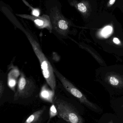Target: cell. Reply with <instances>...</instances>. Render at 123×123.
I'll return each mask as SVG.
<instances>
[{"label":"cell","mask_w":123,"mask_h":123,"mask_svg":"<svg viewBox=\"0 0 123 123\" xmlns=\"http://www.w3.org/2000/svg\"><path fill=\"white\" fill-rule=\"evenodd\" d=\"M90 35L96 45L104 52L112 54L120 61L123 57V33L113 25L91 30Z\"/></svg>","instance_id":"obj_1"},{"label":"cell","mask_w":123,"mask_h":123,"mask_svg":"<svg viewBox=\"0 0 123 123\" xmlns=\"http://www.w3.org/2000/svg\"><path fill=\"white\" fill-rule=\"evenodd\" d=\"M94 81L110 94H123V65L100 67L95 70Z\"/></svg>","instance_id":"obj_2"},{"label":"cell","mask_w":123,"mask_h":123,"mask_svg":"<svg viewBox=\"0 0 123 123\" xmlns=\"http://www.w3.org/2000/svg\"><path fill=\"white\" fill-rule=\"evenodd\" d=\"M22 30L25 34L39 60L44 78L51 90L55 93L56 82L53 67L43 52L39 42L34 35L28 30L23 29Z\"/></svg>","instance_id":"obj_3"},{"label":"cell","mask_w":123,"mask_h":123,"mask_svg":"<svg viewBox=\"0 0 123 123\" xmlns=\"http://www.w3.org/2000/svg\"><path fill=\"white\" fill-rule=\"evenodd\" d=\"M53 103L57 108L58 117L68 123H84L82 117L71 103L57 97L54 98Z\"/></svg>","instance_id":"obj_4"},{"label":"cell","mask_w":123,"mask_h":123,"mask_svg":"<svg viewBox=\"0 0 123 123\" xmlns=\"http://www.w3.org/2000/svg\"><path fill=\"white\" fill-rule=\"evenodd\" d=\"M53 67L55 76L58 78L64 87L68 92L76 98L82 104L92 110L95 112L100 111L99 107L97 105L90 101L73 84L62 75L55 67Z\"/></svg>","instance_id":"obj_5"},{"label":"cell","mask_w":123,"mask_h":123,"mask_svg":"<svg viewBox=\"0 0 123 123\" xmlns=\"http://www.w3.org/2000/svg\"><path fill=\"white\" fill-rule=\"evenodd\" d=\"M37 90V86L32 79L26 77L22 73L19 80L14 100L24 99L32 97Z\"/></svg>","instance_id":"obj_6"},{"label":"cell","mask_w":123,"mask_h":123,"mask_svg":"<svg viewBox=\"0 0 123 123\" xmlns=\"http://www.w3.org/2000/svg\"><path fill=\"white\" fill-rule=\"evenodd\" d=\"M50 18L52 30L58 36L65 37L71 32V24L61 15L58 10L52 12Z\"/></svg>","instance_id":"obj_7"},{"label":"cell","mask_w":123,"mask_h":123,"mask_svg":"<svg viewBox=\"0 0 123 123\" xmlns=\"http://www.w3.org/2000/svg\"><path fill=\"white\" fill-rule=\"evenodd\" d=\"M16 15L21 18L32 21L39 29L45 28L51 32L52 31L50 18L48 15L44 14L41 16L35 17L27 14H16Z\"/></svg>","instance_id":"obj_8"},{"label":"cell","mask_w":123,"mask_h":123,"mask_svg":"<svg viewBox=\"0 0 123 123\" xmlns=\"http://www.w3.org/2000/svg\"><path fill=\"white\" fill-rule=\"evenodd\" d=\"M78 45L80 48L85 50L88 52L98 64L100 65V66H107L106 62L101 57L100 55L90 45L87 44L84 42L78 43Z\"/></svg>","instance_id":"obj_9"},{"label":"cell","mask_w":123,"mask_h":123,"mask_svg":"<svg viewBox=\"0 0 123 123\" xmlns=\"http://www.w3.org/2000/svg\"><path fill=\"white\" fill-rule=\"evenodd\" d=\"M46 110L45 107L34 112L25 120L24 123H40L43 119Z\"/></svg>","instance_id":"obj_10"},{"label":"cell","mask_w":123,"mask_h":123,"mask_svg":"<svg viewBox=\"0 0 123 123\" xmlns=\"http://www.w3.org/2000/svg\"><path fill=\"white\" fill-rule=\"evenodd\" d=\"M54 95L55 93L52 90L50 91L43 88L40 93V96L42 99L51 103H53Z\"/></svg>","instance_id":"obj_11"},{"label":"cell","mask_w":123,"mask_h":123,"mask_svg":"<svg viewBox=\"0 0 123 123\" xmlns=\"http://www.w3.org/2000/svg\"><path fill=\"white\" fill-rule=\"evenodd\" d=\"M72 3L82 14H85L87 13L88 11V6L84 2L78 3L75 1L72 2Z\"/></svg>","instance_id":"obj_12"},{"label":"cell","mask_w":123,"mask_h":123,"mask_svg":"<svg viewBox=\"0 0 123 123\" xmlns=\"http://www.w3.org/2000/svg\"><path fill=\"white\" fill-rule=\"evenodd\" d=\"M58 113L56 106L54 103L51 106L49 110V120L47 123H50L51 120L52 118L58 115Z\"/></svg>","instance_id":"obj_13"},{"label":"cell","mask_w":123,"mask_h":123,"mask_svg":"<svg viewBox=\"0 0 123 123\" xmlns=\"http://www.w3.org/2000/svg\"><path fill=\"white\" fill-rule=\"evenodd\" d=\"M29 6L31 7L32 10V14L34 16L39 17L40 15V11L38 9H35L31 7L29 5Z\"/></svg>","instance_id":"obj_14"},{"label":"cell","mask_w":123,"mask_h":123,"mask_svg":"<svg viewBox=\"0 0 123 123\" xmlns=\"http://www.w3.org/2000/svg\"><path fill=\"white\" fill-rule=\"evenodd\" d=\"M4 86L3 82L2 81H1L0 82V98H1L3 95V93L4 92Z\"/></svg>","instance_id":"obj_15"},{"label":"cell","mask_w":123,"mask_h":123,"mask_svg":"<svg viewBox=\"0 0 123 123\" xmlns=\"http://www.w3.org/2000/svg\"><path fill=\"white\" fill-rule=\"evenodd\" d=\"M116 0H110L108 3V7H110L112 6L114 4Z\"/></svg>","instance_id":"obj_16"},{"label":"cell","mask_w":123,"mask_h":123,"mask_svg":"<svg viewBox=\"0 0 123 123\" xmlns=\"http://www.w3.org/2000/svg\"><path fill=\"white\" fill-rule=\"evenodd\" d=\"M108 123H113V121H112V120H111L110 121V122H109Z\"/></svg>","instance_id":"obj_17"}]
</instances>
